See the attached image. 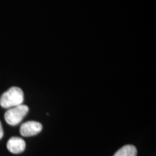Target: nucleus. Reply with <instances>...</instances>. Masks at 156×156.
Wrapping results in <instances>:
<instances>
[{"mask_svg": "<svg viewBox=\"0 0 156 156\" xmlns=\"http://www.w3.org/2000/svg\"><path fill=\"white\" fill-rule=\"evenodd\" d=\"M24 93L18 87H12L2 95L0 105L4 108H11L23 104Z\"/></svg>", "mask_w": 156, "mask_h": 156, "instance_id": "1", "label": "nucleus"}, {"mask_svg": "<svg viewBox=\"0 0 156 156\" xmlns=\"http://www.w3.org/2000/svg\"><path fill=\"white\" fill-rule=\"evenodd\" d=\"M28 111V106L23 104L9 108L5 114V119L9 125L16 126L22 122Z\"/></svg>", "mask_w": 156, "mask_h": 156, "instance_id": "2", "label": "nucleus"}, {"mask_svg": "<svg viewBox=\"0 0 156 156\" xmlns=\"http://www.w3.org/2000/svg\"><path fill=\"white\" fill-rule=\"evenodd\" d=\"M42 129V124L40 122L29 121L21 125L20 132L23 136H31L40 133Z\"/></svg>", "mask_w": 156, "mask_h": 156, "instance_id": "3", "label": "nucleus"}, {"mask_svg": "<svg viewBox=\"0 0 156 156\" xmlns=\"http://www.w3.org/2000/svg\"><path fill=\"white\" fill-rule=\"evenodd\" d=\"M26 144L25 140L17 136H12L8 140L7 147L9 152L14 154H19L25 151Z\"/></svg>", "mask_w": 156, "mask_h": 156, "instance_id": "4", "label": "nucleus"}, {"mask_svg": "<svg viewBox=\"0 0 156 156\" xmlns=\"http://www.w3.org/2000/svg\"><path fill=\"white\" fill-rule=\"evenodd\" d=\"M137 151L135 146L126 145L120 148L113 156H136Z\"/></svg>", "mask_w": 156, "mask_h": 156, "instance_id": "5", "label": "nucleus"}, {"mask_svg": "<svg viewBox=\"0 0 156 156\" xmlns=\"http://www.w3.org/2000/svg\"><path fill=\"white\" fill-rule=\"evenodd\" d=\"M3 135H4L3 128H2V123L0 122V140L3 137Z\"/></svg>", "mask_w": 156, "mask_h": 156, "instance_id": "6", "label": "nucleus"}]
</instances>
